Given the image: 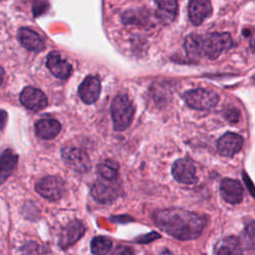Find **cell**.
<instances>
[{"label": "cell", "instance_id": "1", "mask_svg": "<svg viewBox=\"0 0 255 255\" xmlns=\"http://www.w3.org/2000/svg\"><path fill=\"white\" fill-rule=\"evenodd\" d=\"M152 219L160 230L179 240L197 238L205 225L201 215L178 208L157 210L153 213Z\"/></svg>", "mask_w": 255, "mask_h": 255}, {"label": "cell", "instance_id": "2", "mask_svg": "<svg viewBox=\"0 0 255 255\" xmlns=\"http://www.w3.org/2000/svg\"><path fill=\"white\" fill-rule=\"evenodd\" d=\"M111 114L116 130L126 129L131 123L134 107L126 95L117 96L111 105Z\"/></svg>", "mask_w": 255, "mask_h": 255}, {"label": "cell", "instance_id": "3", "mask_svg": "<svg viewBox=\"0 0 255 255\" xmlns=\"http://www.w3.org/2000/svg\"><path fill=\"white\" fill-rule=\"evenodd\" d=\"M233 45L228 33H211L203 37V55L210 59H216L221 53L230 49Z\"/></svg>", "mask_w": 255, "mask_h": 255}, {"label": "cell", "instance_id": "4", "mask_svg": "<svg viewBox=\"0 0 255 255\" xmlns=\"http://www.w3.org/2000/svg\"><path fill=\"white\" fill-rule=\"evenodd\" d=\"M185 103L192 109L204 111L214 108L218 102V96L213 91L194 89L186 92L183 96Z\"/></svg>", "mask_w": 255, "mask_h": 255}, {"label": "cell", "instance_id": "5", "mask_svg": "<svg viewBox=\"0 0 255 255\" xmlns=\"http://www.w3.org/2000/svg\"><path fill=\"white\" fill-rule=\"evenodd\" d=\"M65 163L77 172H86L91 167V161L87 152L77 146H64L61 150Z\"/></svg>", "mask_w": 255, "mask_h": 255}, {"label": "cell", "instance_id": "6", "mask_svg": "<svg viewBox=\"0 0 255 255\" xmlns=\"http://www.w3.org/2000/svg\"><path fill=\"white\" fill-rule=\"evenodd\" d=\"M35 189L44 198L51 201H56L59 200L64 194L65 182L58 176L49 175L40 179L37 182Z\"/></svg>", "mask_w": 255, "mask_h": 255}, {"label": "cell", "instance_id": "7", "mask_svg": "<svg viewBox=\"0 0 255 255\" xmlns=\"http://www.w3.org/2000/svg\"><path fill=\"white\" fill-rule=\"evenodd\" d=\"M21 104L34 112L43 110L47 107L48 101L45 94L34 87H26L20 94Z\"/></svg>", "mask_w": 255, "mask_h": 255}, {"label": "cell", "instance_id": "8", "mask_svg": "<svg viewBox=\"0 0 255 255\" xmlns=\"http://www.w3.org/2000/svg\"><path fill=\"white\" fill-rule=\"evenodd\" d=\"M171 172L174 179L180 183L192 184L197 180L195 167L193 163L186 158L176 160L172 165Z\"/></svg>", "mask_w": 255, "mask_h": 255}, {"label": "cell", "instance_id": "9", "mask_svg": "<svg viewBox=\"0 0 255 255\" xmlns=\"http://www.w3.org/2000/svg\"><path fill=\"white\" fill-rule=\"evenodd\" d=\"M85 233V226L80 220L70 221L62 230L59 238V245L62 249H67L77 242Z\"/></svg>", "mask_w": 255, "mask_h": 255}, {"label": "cell", "instance_id": "10", "mask_svg": "<svg viewBox=\"0 0 255 255\" xmlns=\"http://www.w3.org/2000/svg\"><path fill=\"white\" fill-rule=\"evenodd\" d=\"M106 180V179H105ZM93 197L101 203H110L119 196V186L116 183L99 180L91 189Z\"/></svg>", "mask_w": 255, "mask_h": 255}, {"label": "cell", "instance_id": "11", "mask_svg": "<svg viewBox=\"0 0 255 255\" xmlns=\"http://www.w3.org/2000/svg\"><path fill=\"white\" fill-rule=\"evenodd\" d=\"M243 145V138L235 132L224 133L217 142L218 152L223 156H232L236 154Z\"/></svg>", "mask_w": 255, "mask_h": 255}, {"label": "cell", "instance_id": "12", "mask_svg": "<svg viewBox=\"0 0 255 255\" xmlns=\"http://www.w3.org/2000/svg\"><path fill=\"white\" fill-rule=\"evenodd\" d=\"M101 93V82L95 76L87 77L79 87V96L81 100L90 105L95 103Z\"/></svg>", "mask_w": 255, "mask_h": 255}, {"label": "cell", "instance_id": "13", "mask_svg": "<svg viewBox=\"0 0 255 255\" xmlns=\"http://www.w3.org/2000/svg\"><path fill=\"white\" fill-rule=\"evenodd\" d=\"M220 194L226 202L236 204L243 198V188L238 180L224 178L220 184Z\"/></svg>", "mask_w": 255, "mask_h": 255}, {"label": "cell", "instance_id": "14", "mask_svg": "<svg viewBox=\"0 0 255 255\" xmlns=\"http://www.w3.org/2000/svg\"><path fill=\"white\" fill-rule=\"evenodd\" d=\"M212 12L209 0H190L188 3L189 20L194 25H200Z\"/></svg>", "mask_w": 255, "mask_h": 255}, {"label": "cell", "instance_id": "15", "mask_svg": "<svg viewBox=\"0 0 255 255\" xmlns=\"http://www.w3.org/2000/svg\"><path fill=\"white\" fill-rule=\"evenodd\" d=\"M47 67L51 73L60 79H67L72 73V66L68 61L62 59L58 52H51L47 58Z\"/></svg>", "mask_w": 255, "mask_h": 255}, {"label": "cell", "instance_id": "16", "mask_svg": "<svg viewBox=\"0 0 255 255\" xmlns=\"http://www.w3.org/2000/svg\"><path fill=\"white\" fill-rule=\"evenodd\" d=\"M61 124L54 119H42L35 125L36 134L43 139H52L59 134Z\"/></svg>", "mask_w": 255, "mask_h": 255}, {"label": "cell", "instance_id": "17", "mask_svg": "<svg viewBox=\"0 0 255 255\" xmlns=\"http://www.w3.org/2000/svg\"><path fill=\"white\" fill-rule=\"evenodd\" d=\"M213 255H242L239 240L234 236L221 238L214 246Z\"/></svg>", "mask_w": 255, "mask_h": 255}, {"label": "cell", "instance_id": "18", "mask_svg": "<svg viewBox=\"0 0 255 255\" xmlns=\"http://www.w3.org/2000/svg\"><path fill=\"white\" fill-rule=\"evenodd\" d=\"M155 2L157 5V18L165 24L172 22L178 12L176 0H155Z\"/></svg>", "mask_w": 255, "mask_h": 255}, {"label": "cell", "instance_id": "19", "mask_svg": "<svg viewBox=\"0 0 255 255\" xmlns=\"http://www.w3.org/2000/svg\"><path fill=\"white\" fill-rule=\"evenodd\" d=\"M19 40L21 44L29 51L39 52L44 49V42L40 36L31 29L22 28L19 30Z\"/></svg>", "mask_w": 255, "mask_h": 255}, {"label": "cell", "instance_id": "20", "mask_svg": "<svg viewBox=\"0 0 255 255\" xmlns=\"http://www.w3.org/2000/svg\"><path fill=\"white\" fill-rule=\"evenodd\" d=\"M18 155L11 149H5L0 156V183L4 182L14 171Z\"/></svg>", "mask_w": 255, "mask_h": 255}, {"label": "cell", "instance_id": "21", "mask_svg": "<svg viewBox=\"0 0 255 255\" xmlns=\"http://www.w3.org/2000/svg\"><path fill=\"white\" fill-rule=\"evenodd\" d=\"M184 49L187 56L197 60L203 56V36L190 34L184 41Z\"/></svg>", "mask_w": 255, "mask_h": 255}, {"label": "cell", "instance_id": "22", "mask_svg": "<svg viewBox=\"0 0 255 255\" xmlns=\"http://www.w3.org/2000/svg\"><path fill=\"white\" fill-rule=\"evenodd\" d=\"M119 166L117 162L113 160H105L98 165V172L102 178L110 181H114L118 177Z\"/></svg>", "mask_w": 255, "mask_h": 255}, {"label": "cell", "instance_id": "23", "mask_svg": "<svg viewBox=\"0 0 255 255\" xmlns=\"http://www.w3.org/2000/svg\"><path fill=\"white\" fill-rule=\"evenodd\" d=\"M112 248V241L105 236H97L91 242V250L94 255H106Z\"/></svg>", "mask_w": 255, "mask_h": 255}, {"label": "cell", "instance_id": "24", "mask_svg": "<svg viewBox=\"0 0 255 255\" xmlns=\"http://www.w3.org/2000/svg\"><path fill=\"white\" fill-rule=\"evenodd\" d=\"M20 255H51V253L46 246L30 241L21 247Z\"/></svg>", "mask_w": 255, "mask_h": 255}, {"label": "cell", "instance_id": "25", "mask_svg": "<svg viewBox=\"0 0 255 255\" xmlns=\"http://www.w3.org/2000/svg\"><path fill=\"white\" fill-rule=\"evenodd\" d=\"M243 237L245 244L249 248L255 249V221H251L246 224Z\"/></svg>", "mask_w": 255, "mask_h": 255}, {"label": "cell", "instance_id": "26", "mask_svg": "<svg viewBox=\"0 0 255 255\" xmlns=\"http://www.w3.org/2000/svg\"><path fill=\"white\" fill-rule=\"evenodd\" d=\"M49 8V3L47 0H35L33 3V14L35 17L43 15Z\"/></svg>", "mask_w": 255, "mask_h": 255}, {"label": "cell", "instance_id": "27", "mask_svg": "<svg viewBox=\"0 0 255 255\" xmlns=\"http://www.w3.org/2000/svg\"><path fill=\"white\" fill-rule=\"evenodd\" d=\"M224 116H225L226 120L229 121L230 123H236L239 120V112L235 108H228L225 111Z\"/></svg>", "mask_w": 255, "mask_h": 255}, {"label": "cell", "instance_id": "28", "mask_svg": "<svg viewBox=\"0 0 255 255\" xmlns=\"http://www.w3.org/2000/svg\"><path fill=\"white\" fill-rule=\"evenodd\" d=\"M112 255H134V253L128 246H119L113 251Z\"/></svg>", "mask_w": 255, "mask_h": 255}, {"label": "cell", "instance_id": "29", "mask_svg": "<svg viewBox=\"0 0 255 255\" xmlns=\"http://www.w3.org/2000/svg\"><path fill=\"white\" fill-rule=\"evenodd\" d=\"M249 37H250V47H251V50L255 53V28H253L249 32Z\"/></svg>", "mask_w": 255, "mask_h": 255}, {"label": "cell", "instance_id": "30", "mask_svg": "<svg viewBox=\"0 0 255 255\" xmlns=\"http://www.w3.org/2000/svg\"><path fill=\"white\" fill-rule=\"evenodd\" d=\"M7 122V114L4 111H0V129H3Z\"/></svg>", "mask_w": 255, "mask_h": 255}, {"label": "cell", "instance_id": "31", "mask_svg": "<svg viewBox=\"0 0 255 255\" xmlns=\"http://www.w3.org/2000/svg\"><path fill=\"white\" fill-rule=\"evenodd\" d=\"M3 79H4V70L0 66V85L3 83Z\"/></svg>", "mask_w": 255, "mask_h": 255}, {"label": "cell", "instance_id": "32", "mask_svg": "<svg viewBox=\"0 0 255 255\" xmlns=\"http://www.w3.org/2000/svg\"><path fill=\"white\" fill-rule=\"evenodd\" d=\"M159 255H173L170 251H168L167 249H164V250H162L161 252H160V254Z\"/></svg>", "mask_w": 255, "mask_h": 255}]
</instances>
